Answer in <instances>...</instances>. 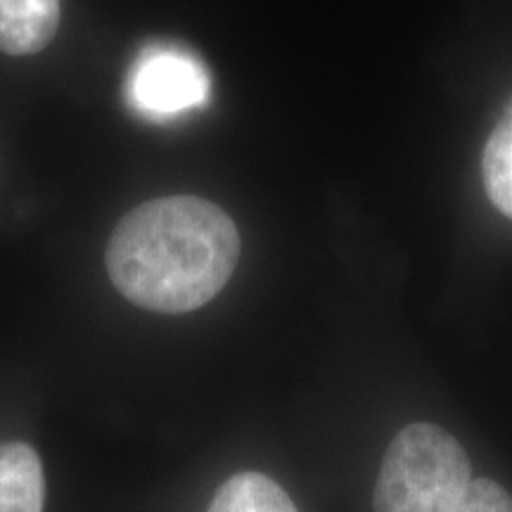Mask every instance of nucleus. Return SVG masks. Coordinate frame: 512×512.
<instances>
[{
    "label": "nucleus",
    "mask_w": 512,
    "mask_h": 512,
    "mask_svg": "<svg viewBox=\"0 0 512 512\" xmlns=\"http://www.w3.org/2000/svg\"><path fill=\"white\" fill-rule=\"evenodd\" d=\"M472 467L456 437L430 422L396 434L375 484V512H458Z\"/></svg>",
    "instance_id": "obj_2"
},
{
    "label": "nucleus",
    "mask_w": 512,
    "mask_h": 512,
    "mask_svg": "<svg viewBox=\"0 0 512 512\" xmlns=\"http://www.w3.org/2000/svg\"><path fill=\"white\" fill-rule=\"evenodd\" d=\"M60 24V0H0V50L22 57L41 53Z\"/></svg>",
    "instance_id": "obj_4"
},
{
    "label": "nucleus",
    "mask_w": 512,
    "mask_h": 512,
    "mask_svg": "<svg viewBox=\"0 0 512 512\" xmlns=\"http://www.w3.org/2000/svg\"><path fill=\"white\" fill-rule=\"evenodd\" d=\"M211 79L200 57L174 46H152L133 62L126 98L133 112L152 121H169L209 100Z\"/></svg>",
    "instance_id": "obj_3"
},
{
    "label": "nucleus",
    "mask_w": 512,
    "mask_h": 512,
    "mask_svg": "<svg viewBox=\"0 0 512 512\" xmlns=\"http://www.w3.org/2000/svg\"><path fill=\"white\" fill-rule=\"evenodd\" d=\"M46 477L41 458L27 444L0 446V512H43Z\"/></svg>",
    "instance_id": "obj_5"
},
{
    "label": "nucleus",
    "mask_w": 512,
    "mask_h": 512,
    "mask_svg": "<svg viewBox=\"0 0 512 512\" xmlns=\"http://www.w3.org/2000/svg\"><path fill=\"white\" fill-rule=\"evenodd\" d=\"M458 512H512V496L494 479L477 477L472 479Z\"/></svg>",
    "instance_id": "obj_8"
},
{
    "label": "nucleus",
    "mask_w": 512,
    "mask_h": 512,
    "mask_svg": "<svg viewBox=\"0 0 512 512\" xmlns=\"http://www.w3.org/2000/svg\"><path fill=\"white\" fill-rule=\"evenodd\" d=\"M240 259V233L214 202L159 197L128 211L107 247V271L128 302L155 313L209 304Z\"/></svg>",
    "instance_id": "obj_1"
},
{
    "label": "nucleus",
    "mask_w": 512,
    "mask_h": 512,
    "mask_svg": "<svg viewBox=\"0 0 512 512\" xmlns=\"http://www.w3.org/2000/svg\"><path fill=\"white\" fill-rule=\"evenodd\" d=\"M482 176L489 200L512 221V102L486 140Z\"/></svg>",
    "instance_id": "obj_7"
},
{
    "label": "nucleus",
    "mask_w": 512,
    "mask_h": 512,
    "mask_svg": "<svg viewBox=\"0 0 512 512\" xmlns=\"http://www.w3.org/2000/svg\"><path fill=\"white\" fill-rule=\"evenodd\" d=\"M207 512H299L292 498L261 472H240L221 484Z\"/></svg>",
    "instance_id": "obj_6"
}]
</instances>
